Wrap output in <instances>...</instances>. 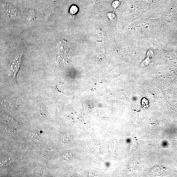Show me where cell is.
<instances>
[{"mask_svg":"<svg viewBox=\"0 0 177 177\" xmlns=\"http://www.w3.org/2000/svg\"><path fill=\"white\" fill-rule=\"evenodd\" d=\"M21 58V55L16 57L14 61L12 62L10 67L11 70V74L12 76V80L13 81H16L17 72L20 67Z\"/></svg>","mask_w":177,"mask_h":177,"instance_id":"6da1fadb","label":"cell"},{"mask_svg":"<svg viewBox=\"0 0 177 177\" xmlns=\"http://www.w3.org/2000/svg\"><path fill=\"white\" fill-rule=\"evenodd\" d=\"M154 56V53L153 51L151 49H149L148 51L146 54V57L140 65V67L145 68L148 66L152 62Z\"/></svg>","mask_w":177,"mask_h":177,"instance_id":"7a4b0ae2","label":"cell"},{"mask_svg":"<svg viewBox=\"0 0 177 177\" xmlns=\"http://www.w3.org/2000/svg\"><path fill=\"white\" fill-rule=\"evenodd\" d=\"M2 10L4 13L7 14L9 16H15L17 13L16 9L12 6L8 4H2Z\"/></svg>","mask_w":177,"mask_h":177,"instance_id":"3957f363","label":"cell"},{"mask_svg":"<svg viewBox=\"0 0 177 177\" xmlns=\"http://www.w3.org/2000/svg\"><path fill=\"white\" fill-rule=\"evenodd\" d=\"M78 10V8L76 6L73 5L71 6L69 10V17L72 18H74Z\"/></svg>","mask_w":177,"mask_h":177,"instance_id":"277c9868","label":"cell"},{"mask_svg":"<svg viewBox=\"0 0 177 177\" xmlns=\"http://www.w3.org/2000/svg\"><path fill=\"white\" fill-rule=\"evenodd\" d=\"M72 137L71 135L66 134L63 135L61 138L62 142L64 144H68L71 141Z\"/></svg>","mask_w":177,"mask_h":177,"instance_id":"5b68a950","label":"cell"},{"mask_svg":"<svg viewBox=\"0 0 177 177\" xmlns=\"http://www.w3.org/2000/svg\"><path fill=\"white\" fill-rule=\"evenodd\" d=\"M72 156V154L70 152L65 153L63 155V158L65 161H69L71 159Z\"/></svg>","mask_w":177,"mask_h":177,"instance_id":"8992f818","label":"cell"},{"mask_svg":"<svg viewBox=\"0 0 177 177\" xmlns=\"http://www.w3.org/2000/svg\"><path fill=\"white\" fill-rule=\"evenodd\" d=\"M31 137L35 140H39L40 135L37 132H33L31 134Z\"/></svg>","mask_w":177,"mask_h":177,"instance_id":"52a82bcc","label":"cell"},{"mask_svg":"<svg viewBox=\"0 0 177 177\" xmlns=\"http://www.w3.org/2000/svg\"><path fill=\"white\" fill-rule=\"evenodd\" d=\"M108 16L111 20L113 21L115 19V15L114 13H109L108 14Z\"/></svg>","mask_w":177,"mask_h":177,"instance_id":"ba28073f","label":"cell"},{"mask_svg":"<svg viewBox=\"0 0 177 177\" xmlns=\"http://www.w3.org/2000/svg\"><path fill=\"white\" fill-rule=\"evenodd\" d=\"M120 5V2L118 1H115L113 2L112 4V6L115 9L117 8V7L119 6Z\"/></svg>","mask_w":177,"mask_h":177,"instance_id":"9c48e42d","label":"cell"}]
</instances>
